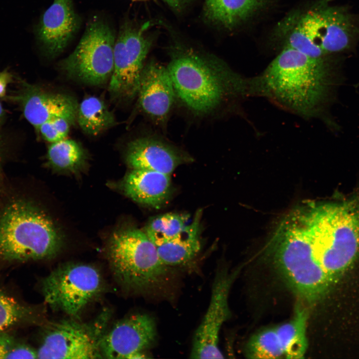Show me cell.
<instances>
[{"instance_id": "obj_23", "label": "cell", "mask_w": 359, "mask_h": 359, "mask_svg": "<svg viewBox=\"0 0 359 359\" xmlns=\"http://www.w3.org/2000/svg\"><path fill=\"white\" fill-rule=\"evenodd\" d=\"M76 121L86 134L96 136L116 124L113 113L100 98L89 96L79 104Z\"/></svg>"}, {"instance_id": "obj_11", "label": "cell", "mask_w": 359, "mask_h": 359, "mask_svg": "<svg viewBox=\"0 0 359 359\" xmlns=\"http://www.w3.org/2000/svg\"><path fill=\"white\" fill-rule=\"evenodd\" d=\"M238 272H229L223 268L217 271L208 308L194 335L190 358H223L218 346L219 335L222 325L230 316L229 293Z\"/></svg>"}, {"instance_id": "obj_14", "label": "cell", "mask_w": 359, "mask_h": 359, "mask_svg": "<svg viewBox=\"0 0 359 359\" xmlns=\"http://www.w3.org/2000/svg\"><path fill=\"white\" fill-rule=\"evenodd\" d=\"M80 20L72 0H53L42 15L35 30L43 54L52 59L61 54L78 31Z\"/></svg>"}, {"instance_id": "obj_27", "label": "cell", "mask_w": 359, "mask_h": 359, "mask_svg": "<svg viewBox=\"0 0 359 359\" xmlns=\"http://www.w3.org/2000/svg\"><path fill=\"white\" fill-rule=\"evenodd\" d=\"M73 124L67 119L58 117L44 122L36 130L44 140L53 143L67 139Z\"/></svg>"}, {"instance_id": "obj_21", "label": "cell", "mask_w": 359, "mask_h": 359, "mask_svg": "<svg viewBox=\"0 0 359 359\" xmlns=\"http://www.w3.org/2000/svg\"><path fill=\"white\" fill-rule=\"evenodd\" d=\"M307 308L298 304L290 321L276 327L284 356L287 359H303L307 350Z\"/></svg>"}, {"instance_id": "obj_24", "label": "cell", "mask_w": 359, "mask_h": 359, "mask_svg": "<svg viewBox=\"0 0 359 359\" xmlns=\"http://www.w3.org/2000/svg\"><path fill=\"white\" fill-rule=\"evenodd\" d=\"M189 215L167 213L150 220L144 232L156 247L175 237L187 225Z\"/></svg>"}, {"instance_id": "obj_32", "label": "cell", "mask_w": 359, "mask_h": 359, "mask_svg": "<svg viewBox=\"0 0 359 359\" xmlns=\"http://www.w3.org/2000/svg\"></svg>"}, {"instance_id": "obj_1", "label": "cell", "mask_w": 359, "mask_h": 359, "mask_svg": "<svg viewBox=\"0 0 359 359\" xmlns=\"http://www.w3.org/2000/svg\"><path fill=\"white\" fill-rule=\"evenodd\" d=\"M266 252L301 299L319 301L359 256V201L299 207L280 223Z\"/></svg>"}, {"instance_id": "obj_9", "label": "cell", "mask_w": 359, "mask_h": 359, "mask_svg": "<svg viewBox=\"0 0 359 359\" xmlns=\"http://www.w3.org/2000/svg\"><path fill=\"white\" fill-rule=\"evenodd\" d=\"M109 316L105 311L91 323L69 319L53 324L36 349L37 359L103 358L100 345Z\"/></svg>"}, {"instance_id": "obj_18", "label": "cell", "mask_w": 359, "mask_h": 359, "mask_svg": "<svg viewBox=\"0 0 359 359\" xmlns=\"http://www.w3.org/2000/svg\"><path fill=\"white\" fill-rule=\"evenodd\" d=\"M202 211L197 210L191 223L171 240L156 247L162 261L171 267L184 265L193 259L201 248L200 224Z\"/></svg>"}, {"instance_id": "obj_29", "label": "cell", "mask_w": 359, "mask_h": 359, "mask_svg": "<svg viewBox=\"0 0 359 359\" xmlns=\"http://www.w3.org/2000/svg\"><path fill=\"white\" fill-rule=\"evenodd\" d=\"M169 5L175 9H179L187 0H163Z\"/></svg>"}, {"instance_id": "obj_30", "label": "cell", "mask_w": 359, "mask_h": 359, "mask_svg": "<svg viewBox=\"0 0 359 359\" xmlns=\"http://www.w3.org/2000/svg\"><path fill=\"white\" fill-rule=\"evenodd\" d=\"M5 116V111L3 108V107L0 102V125L2 123L4 117Z\"/></svg>"}, {"instance_id": "obj_25", "label": "cell", "mask_w": 359, "mask_h": 359, "mask_svg": "<svg viewBox=\"0 0 359 359\" xmlns=\"http://www.w3.org/2000/svg\"><path fill=\"white\" fill-rule=\"evenodd\" d=\"M246 355L250 359H273L284 356L276 327L263 329L253 335L246 347Z\"/></svg>"}, {"instance_id": "obj_15", "label": "cell", "mask_w": 359, "mask_h": 359, "mask_svg": "<svg viewBox=\"0 0 359 359\" xmlns=\"http://www.w3.org/2000/svg\"><path fill=\"white\" fill-rule=\"evenodd\" d=\"M167 67L155 61L144 65L137 96L141 110L159 125L166 123L176 97Z\"/></svg>"}, {"instance_id": "obj_2", "label": "cell", "mask_w": 359, "mask_h": 359, "mask_svg": "<svg viewBox=\"0 0 359 359\" xmlns=\"http://www.w3.org/2000/svg\"><path fill=\"white\" fill-rule=\"evenodd\" d=\"M339 56L315 57L283 47L262 73L250 78L251 96H262L304 118H321L336 128L327 114L343 81Z\"/></svg>"}, {"instance_id": "obj_31", "label": "cell", "mask_w": 359, "mask_h": 359, "mask_svg": "<svg viewBox=\"0 0 359 359\" xmlns=\"http://www.w3.org/2000/svg\"><path fill=\"white\" fill-rule=\"evenodd\" d=\"M0 146H1V143H0V148H1Z\"/></svg>"}, {"instance_id": "obj_19", "label": "cell", "mask_w": 359, "mask_h": 359, "mask_svg": "<svg viewBox=\"0 0 359 359\" xmlns=\"http://www.w3.org/2000/svg\"><path fill=\"white\" fill-rule=\"evenodd\" d=\"M266 0H205V13L211 21L232 28L262 8Z\"/></svg>"}, {"instance_id": "obj_5", "label": "cell", "mask_w": 359, "mask_h": 359, "mask_svg": "<svg viewBox=\"0 0 359 359\" xmlns=\"http://www.w3.org/2000/svg\"><path fill=\"white\" fill-rule=\"evenodd\" d=\"M64 237L45 211L24 198L10 201L0 212V271L26 262L52 258Z\"/></svg>"}, {"instance_id": "obj_26", "label": "cell", "mask_w": 359, "mask_h": 359, "mask_svg": "<svg viewBox=\"0 0 359 359\" xmlns=\"http://www.w3.org/2000/svg\"><path fill=\"white\" fill-rule=\"evenodd\" d=\"M0 359H37L36 350L10 332H0Z\"/></svg>"}, {"instance_id": "obj_4", "label": "cell", "mask_w": 359, "mask_h": 359, "mask_svg": "<svg viewBox=\"0 0 359 359\" xmlns=\"http://www.w3.org/2000/svg\"><path fill=\"white\" fill-rule=\"evenodd\" d=\"M319 0L293 12L278 25L283 46L321 57L351 50L359 41V18L347 6Z\"/></svg>"}, {"instance_id": "obj_7", "label": "cell", "mask_w": 359, "mask_h": 359, "mask_svg": "<svg viewBox=\"0 0 359 359\" xmlns=\"http://www.w3.org/2000/svg\"><path fill=\"white\" fill-rule=\"evenodd\" d=\"M115 40L110 26L94 17L87 23L74 50L59 63V67L67 76L84 84H105L113 70Z\"/></svg>"}, {"instance_id": "obj_22", "label": "cell", "mask_w": 359, "mask_h": 359, "mask_svg": "<svg viewBox=\"0 0 359 359\" xmlns=\"http://www.w3.org/2000/svg\"><path fill=\"white\" fill-rule=\"evenodd\" d=\"M46 154L47 164L53 171L77 174L85 167L88 157L83 146L71 139L50 143Z\"/></svg>"}, {"instance_id": "obj_12", "label": "cell", "mask_w": 359, "mask_h": 359, "mask_svg": "<svg viewBox=\"0 0 359 359\" xmlns=\"http://www.w3.org/2000/svg\"><path fill=\"white\" fill-rule=\"evenodd\" d=\"M157 337L156 323L150 315L137 314L117 322L102 338L100 348L102 358L145 359V351Z\"/></svg>"}, {"instance_id": "obj_10", "label": "cell", "mask_w": 359, "mask_h": 359, "mask_svg": "<svg viewBox=\"0 0 359 359\" xmlns=\"http://www.w3.org/2000/svg\"><path fill=\"white\" fill-rule=\"evenodd\" d=\"M144 25L136 29L123 26L116 38L114 68L108 90L116 101H129L137 96L144 61L151 46Z\"/></svg>"}, {"instance_id": "obj_20", "label": "cell", "mask_w": 359, "mask_h": 359, "mask_svg": "<svg viewBox=\"0 0 359 359\" xmlns=\"http://www.w3.org/2000/svg\"><path fill=\"white\" fill-rule=\"evenodd\" d=\"M42 317L39 307L25 303L0 287V332L36 325Z\"/></svg>"}, {"instance_id": "obj_17", "label": "cell", "mask_w": 359, "mask_h": 359, "mask_svg": "<svg viewBox=\"0 0 359 359\" xmlns=\"http://www.w3.org/2000/svg\"><path fill=\"white\" fill-rule=\"evenodd\" d=\"M119 187L135 202L159 207L168 198L171 189V175L156 171L132 169L121 180Z\"/></svg>"}, {"instance_id": "obj_3", "label": "cell", "mask_w": 359, "mask_h": 359, "mask_svg": "<svg viewBox=\"0 0 359 359\" xmlns=\"http://www.w3.org/2000/svg\"><path fill=\"white\" fill-rule=\"evenodd\" d=\"M167 67L176 96L196 114H208L226 102L250 97L249 78L219 59L180 52Z\"/></svg>"}, {"instance_id": "obj_13", "label": "cell", "mask_w": 359, "mask_h": 359, "mask_svg": "<svg viewBox=\"0 0 359 359\" xmlns=\"http://www.w3.org/2000/svg\"><path fill=\"white\" fill-rule=\"evenodd\" d=\"M20 81V88L11 99L19 105L24 117L36 130L56 118L67 119L73 124L76 121L79 104L73 97Z\"/></svg>"}, {"instance_id": "obj_16", "label": "cell", "mask_w": 359, "mask_h": 359, "mask_svg": "<svg viewBox=\"0 0 359 359\" xmlns=\"http://www.w3.org/2000/svg\"><path fill=\"white\" fill-rule=\"evenodd\" d=\"M125 160L132 169L148 170L171 175L179 166L192 161V159L163 140L146 136L128 143Z\"/></svg>"}, {"instance_id": "obj_8", "label": "cell", "mask_w": 359, "mask_h": 359, "mask_svg": "<svg viewBox=\"0 0 359 359\" xmlns=\"http://www.w3.org/2000/svg\"><path fill=\"white\" fill-rule=\"evenodd\" d=\"M45 302L52 309L77 317L103 290L99 271L84 263H67L55 268L41 282Z\"/></svg>"}, {"instance_id": "obj_28", "label": "cell", "mask_w": 359, "mask_h": 359, "mask_svg": "<svg viewBox=\"0 0 359 359\" xmlns=\"http://www.w3.org/2000/svg\"><path fill=\"white\" fill-rule=\"evenodd\" d=\"M12 74L7 69L0 72V98L6 95V88L12 81Z\"/></svg>"}, {"instance_id": "obj_6", "label": "cell", "mask_w": 359, "mask_h": 359, "mask_svg": "<svg viewBox=\"0 0 359 359\" xmlns=\"http://www.w3.org/2000/svg\"><path fill=\"white\" fill-rule=\"evenodd\" d=\"M107 255L114 275L125 289L152 294L167 287L172 269L141 229L128 226L116 230L109 238Z\"/></svg>"}]
</instances>
